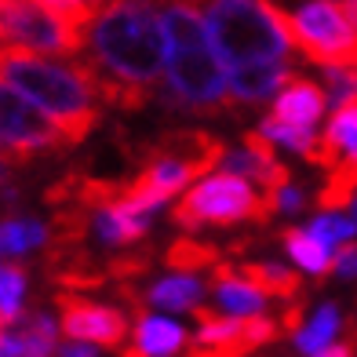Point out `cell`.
<instances>
[{"label": "cell", "mask_w": 357, "mask_h": 357, "mask_svg": "<svg viewBox=\"0 0 357 357\" xmlns=\"http://www.w3.org/2000/svg\"><path fill=\"white\" fill-rule=\"evenodd\" d=\"M241 278L255 284L266 299H291L303 288L299 273H291L288 266H278V263H245L241 266Z\"/></svg>", "instance_id": "obj_21"}, {"label": "cell", "mask_w": 357, "mask_h": 357, "mask_svg": "<svg viewBox=\"0 0 357 357\" xmlns=\"http://www.w3.org/2000/svg\"><path fill=\"white\" fill-rule=\"evenodd\" d=\"M201 299H204V284L197 278H186V273L165 278L146 291V303L157 306V310H172V314H197Z\"/></svg>", "instance_id": "obj_19"}, {"label": "cell", "mask_w": 357, "mask_h": 357, "mask_svg": "<svg viewBox=\"0 0 357 357\" xmlns=\"http://www.w3.org/2000/svg\"><path fill=\"white\" fill-rule=\"evenodd\" d=\"M59 357H102V350L91 347V343H77V339H62Z\"/></svg>", "instance_id": "obj_34"}, {"label": "cell", "mask_w": 357, "mask_h": 357, "mask_svg": "<svg viewBox=\"0 0 357 357\" xmlns=\"http://www.w3.org/2000/svg\"><path fill=\"white\" fill-rule=\"evenodd\" d=\"M219 248L204 245V241H193V237H178L175 245L168 248V266L183 270L186 278H193V270H204V266H219Z\"/></svg>", "instance_id": "obj_26"}, {"label": "cell", "mask_w": 357, "mask_h": 357, "mask_svg": "<svg viewBox=\"0 0 357 357\" xmlns=\"http://www.w3.org/2000/svg\"><path fill=\"white\" fill-rule=\"evenodd\" d=\"M259 132H263L270 142H281L284 150H291V153L306 157L310 165H317V146H321V139L314 135V128H296V124H281V121L266 117Z\"/></svg>", "instance_id": "obj_22"}, {"label": "cell", "mask_w": 357, "mask_h": 357, "mask_svg": "<svg viewBox=\"0 0 357 357\" xmlns=\"http://www.w3.org/2000/svg\"><path fill=\"white\" fill-rule=\"evenodd\" d=\"M270 204H273V212H303V204H306V193L299 190V186H284V190H278L270 197Z\"/></svg>", "instance_id": "obj_32"}, {"label": "cell", "mask_w": 357, "mask_h": 357, "mask_svg": "<svg viewBox=\"0 0 357 357\" xmlns=\"http://www.w3.org/2000/svg\"><path fill=\"white\" fill-rule=\"evenodd\" d=\"M22 296H26V270L0 266V328H15L22 321Z\"/></svg>", "instance_id": "obj_27"}, {"label": "cell", "mask_w": 357, "mask_h": 357, "mask_svg": "<svg viewBox=\"0 0 357 357\" xmlns=\"http://www.w3.org/2000/svg\"><path fill=\"white\" fill-rule=\"evenodd\" d=\"M343 160H357V99L343 102L332 113V121L321 135V146H317V168L332 172Z\"/></svg>", "instance_id": "obj_15"}, {"label": "cell", "mask_w": 357, "mask_h": 357, "mask_svg": "<svg viewBox=\"0 0 357 357\" xmlns=\"http://www.w3.org/2000/svg\"><path fill=\"white\" fill-rule=\"evenodd\" d=\"M278 339V321L273 317H252V321H245V347L248 350H255V347H266V343H273Z\"/></svg>", "instance_id": "obj_31"}, {"label": "cell", "mask_w": 357, "mask_h": 357, "mask_svg": "<svg viewBox=\"0 0 357 357\" xmlns=\"http://www.w3.org/2000/svg\"><path fill=\"white\" fill-rule=\"evenodd\" d=\"M212 281H215V299H219V306H222V314H230V317H237V321L263 317L266 296H263L255 284H248L241 273H234L230 263L212 266Z\"/></svg>", "instance_id": "obj_14"}, {"label": "cell", "mask_w": 357, "mask_h": 357, "mask_svg": "<svg viewBox=\"0 0 357 357\" xmlns=\"http://www.w3.org/2000/svg\"><path fill=\"white\" fill-rule=\"evenodd\" d=\"M59 324L62 335L77 339V343H91L99 350H113L128 339V317L117 306L106 303H88L73 296V291H62L59 296Z\"/></svg>", "instance_id": "obj_9"}, {"label": "cell", "mask_w": 357, "mask_h": 357, "mask_svg": "<svg viewBox=\"0 0 357 357\" xmlns=\"http://www.w3.org/2000/svg\"><path fill=\"white\" fill-rule=\"evenodd\" d=\"M291 80L284 62H255V66L230 70V102H263Z\"/></svg>", "instance_id": "obj_16"}, {"label": "cell", "mask_w": 357, "mask_h": 357, "mask_svg": "<svg viewBox=\"0 0 357 357\" xmlns=\"http://www.w3.org/2000/svg\"><path fill=\"white\" fill-rule=\"evenodd\" d=\"M0 47L29 55H77L84 33L66 26L44 0H0Z\"/></svg>", "instance_id": "obj_7"}, {"label": "cell", "mask_w": 357, "mask_h": 357, "mask_svg": "<svg viewBox=\"0 0 357 357\" xmlns=\"http://www.w3.org/2000/svg\"><path fill=\"white\" fill-rule=\"evenodd\" d=\"M190 343V332L175 317L160 314H139L132 328V347L128 357H178Z\"/></svg>", "instance_id": "obj_10"}, {"label": "cell", "mask_w": 357, "mask_h": 357, "mask_svg": "<svg viewBox=\"0 0 357 357\" xmlns=\"http://www.w3.org/2000/svg\"><path fill=\"white\" fill-rule=\"evenodd\" d=\"M324 95L339 106L357 99V70H324Z\"/></svg>", "instance_id": "obj_30"}, {"label": "cell", "mask_w": 357, "mask_h": 357, "mask_svg": "<svg viewBox=\"0 0 357 357\" xmlns=\"http://www.w3.org/2000/svg\"><path fill=\"white\" fill-rule=\"evenodd\" d=\"M44 4L52 8V11H55L66 26L80 29V33H88V26L95 22V11L84 4V0H44Z\"/></svg>", "instance_id": "obj_29"}, {"label": "cell", "mask_w": 357, "mask_h": 357, "mask_svg": "<svg viewBox=\"0 0 357 357\" xmlns=\"http://www.w3.org/2000/svg\"><path fill=\"white\" fill-rule=\"evenodd\" d=\"M284 248L291 252V259L303 266V270H310V273H328L332 270V252L328 245H321L317 237H310L306 230H284Z\"/></svg>", "instance_id": "obj_25"}, {"label": "cell", "mask_w": 357, "mask_h": 357, "mask_svg": "<svg viewBox=\"0 0 357 357\" xmlns=\"http://www.w3.org/2000/svg\"><path fill=\"white\" fill-rule=\"evenodd\" d=\"M88 52L84 59L88 80L99 99L139 109L157 88L160 73H168V33L160 11L150 0H113L95 15L88 26Z\"/></svg>", "instance_id": "obj_1"}, {"label": "cell", "mask_w": 357, "mask_h": 357, "mask_svg": "<svg viewBox=\"0 0 357 357\" xmlns=\"http://www.w3.org/2000/svg\"><path fill=\"white\" fill-rule=\"evenodd\" d=\"M165 102L193 113H226L230 102V77L212 47H172L168 52V88Z\"/></svg>", "instance_id": "obj_6"}, {"label": "cell", "mask_w": 357, "mask_h": 357, "mask_svg": "<svg viewBox=\"0 0 357 357\" xmlns=\"http://www.w3.org/2000/svg\"><path fill=\"white\" fill-rule=\"evenodd\" d=\"M350 208H354V219H357V201H354V204H350Z\"/></svg>", "instance_id": "obj_39"}, {"label": "cell", "mask_w": 357, "mask_h": 357, "mask_svg": "<svg viewBox=\"0 0 357 357\" xmlns=\"http://www.w3.org/2000/svg\"><path fill=\"white\" fill-rule=\"evenodd\" d=\"M324 106H328V95H324L321 84H314V80L306 77H291L288 84L281 88L278 102H273V121L281 124H296V128H314L321 121Z\"/></svg>", "instance_id": "obj_12"}, {"label": "cell", "mask_w": 357, "mask_h": 357, "mask_svg": "<svg viewBox=\"0 0 357 357\" xmlns=\"http://www.w3.org/2000/svg\"><path fill=\"white\" fill-rule=\"evenodd\" d=\"M332 270L339 273V278H357V245L354 241L332 255Z\"/></svg>", "instance_id": "obj_33"}, {"label": "cell", "mask_w": 357, "mask_h": 357, "mask_svg": "<svg viewBox=\"0 0 357 357\" xmlns=\"http://www.w3.org/2000/svg\"><path fill=\"white\" fill-rule=\"evenodd\" d=\"M317 357H354V350H350L347 343H335V347H328V350L317 354Z\"/></svg>", "instance_id": "obj_35"}, {"label": "cell", "mask_w": 357, "mask_h": 357, "mask_svg": "<svg viewBox=\"0 0 357 357\" xmlns=\"http://www.w3.org/2000/svg\"><path fill=\"white\" fill-rule=\"evenodd\" d=\"M339 328H343V314H339V306L335 303H321L317 310L303 321V328L291 335V343H296V350L303 357H317L328 347H335Z\"/></svg>", "instance_id": "obj_18"}, {"label": "cell", "mask_w": 357, "mask_h": 357, "mask_svg": "<svg viewBox=\"0 0 357 357\" xmlns=\"http://www.w3.org/2000/svg\"><path fill=\"white\" fill-rule=\"evenodd\" d=\"M47 241V226L37 219H4L0 222V255H22Z\"/></svg>", "instance_id": "obj_23"}, {"label": "cell", "mask_w": 357, "mask_h": 357, "mask_svg": "<svg viewBox=\"0 0 357 357\" xmlns=\"http://www.w3.org/2000/svg\"><path fill=\"white\" fill-rule=\"evenodd\" d=\"M0 357H4V328H0Z\"/></svg>", "instance_id": "obj_38"}, {"label": "cell", "mask_w": 357, "mask_h": 357, "mask_svg": "<svg viewBox=\"0 0 357 357\" xmlns=\"http://www.w3.org/2000/svg\"><path fill=\"white\" fill-rule=\"evenodd\" d=\"M197 332L190 335L193 350H237V354H248L245 347V321H237L230 314H212L208 306L197 310Z\"/></svg>", "instance_id": "obj_17"}, {"label": "cell", "mask_w": 357, "mask_h": 357, "mask_svg": "<svg viewBox=\"0 0 357 357\" xmlns=\"http://www.w3.org/2000/svg\"><path fill=\"white\" fill-rule=\"evenodd\" d=\"M91 226H95V234H99L102 245H132V241L146 237V230H150V215L128 208L121 201V186H117V193L91 212Z\"/></svg>", "instance_id": "obj_13"}, {"label": "cell", "mask_w": 357, "mask_h": 357, "mask_svg": "<svg viewBox=\"0 0 357 357\" xmlns=\"http://www.w3.org/2000/svg\"><path fill=\"white\" fill-rule=\"evenodd\" d=\"M204 29L215 59L230 70L281 62L291 47L288 15L270 0H208Z\"/></svg>", "instance_id": "obj_3"}, {"label": "cell", "mask_w": 357, "mask_h": 357, "mask_svg": "<svg viewBox=\"0 0 357 357\" xmlns=\"http://www.w3.org/2000/svg\"><path fill=\"white\" fill-rule=\"evenodd\" d=\"M306 234L317 237L321 245H339V248H343V245H350V241L357 237V219L328 212V215H317L310 226H306Z\"/></svg>", "instance_id": "obj_28"}, {"label": "cell", "mask_w": 357, "mask_h": 357, "mask_svg": "<svg viewBox=\"0 0 357 357\" xmlns=\"http://www.w3.org/2000/svg\"><path fill=\"white\" fill-rule=\"evenodd\" d=\"M273 215L270 201L263 197V190L255 193L252 183L237 175H212V178H201L183 201L172 208V219L175 226H183L186 234H197L204 226H234V222H266Z\"/></svg>", "instance_id": "obj_4"}, {"label": "cell", "mask_w": 357, "mask_h": 357, "mask_svg": "<svg viewBox=\"0 0 357 357\" xmlns=\"http://www.w3.org/2000/svg\"><path fill=\"white\" fill-rule=\"evenodd\" d=\"M343 15H347V22H350V29L357 33V0H347L343 4Z\"/></svg>", "instance_id": "obj_36"}, {"label": "cell", "mask_w": 357, "mask_h": 357, "mask_svg": "<svg viewBox=\"0 0 357 357\" xmlns=\"http://www.w3.org/2000/svg\"><path fill=\"white\" fill-rule=\"evenodd\" d=\"M357 201V160H343L328 172V183L317 190L321 208H350Z\"/></svg>", "instance_id": "obj_24"}, {"label": "cell", "mask_w": 357, "mask_h": 357, "mask_svg": "<svg viewBox=\"0 0 357 357\" xmlns=\"http://www.w3.org/2000/svg\"><path fill=\"white\" fill-rule=\"evenodd\" d=\"M84 4H88V8L95 11V15H99L102 8H109V4H113V0H84Z\"/></svg>", "instance_id": "obj_37"}, {"label": "cell", "mask_w": 357, "mask_h": 357, "mask_svg": "<svg viewBox=\"0 0 357 357\" xmlns=\"http://www.w3.org/2000/svg\"><path fill=\"white\" fill-rule=\"evenodd\" d=\"M291 47L321 70H357V33L332 0H306L288 15Z\"/></svg>", "instance_id": "obj_5"}, {"label": "cell", "mask_w": 357, "mask_h": 357, "mask_svg": "<svg viewBox=\"0 0 357 357\" xmlns=\"http://www.w3.org/2000/svg\"><path fill=\"white\" fill-rule=\"evenodd\" d=\"M59 332L52 314H22L15 328H4V357H59Z\"/></svg>", "instance_id": "obj_11"}, {"label": "cell", "mask_w": 357, "mask_h": 357, "mask_svg": "<svg viewBox=\"0 0 357 357\" xmlns=\"http://www.w3.org/2000/svg\"><path fill=\"white\" fill-rule=\"evenodd\" d=\"M66 146L73 142L59 132L52 117H44L15 88L0 84V153L29 157V153H59Z\"/></svg>", "instance_id": "obj_8"}, {"label": "cell", "mask_w": 357, "mask_h": 357, "mask_svg": "<svg viewBox=\"0 0 357 357\" xmlns=\"http://www.w3.org/2000/svg\"><path fill=\"white\" fill-rule=\"evenodd\" d=\"M160 22L168 33V47H212L204 15L193 4H160Z\"/></svg>", "instance_id": "obj_20"}, {"label": "cell", "mask_w": 357, "mask_h": 357, "mask_svg": "<svg viewBox=\"0 0 357 357\" xmlns=\"http://www.w3.org/2000/svg\"><path fill=\"white\" fill-rule=\"evenodd\" d=\"M0 84L15 88L44 117H52L70 142H80L99 124V106H95L99 95H95L80 62L62 66V62H52L44 55L0 47Z\"/></svg>", "instance_id": "obj_2"}]
</instances>
